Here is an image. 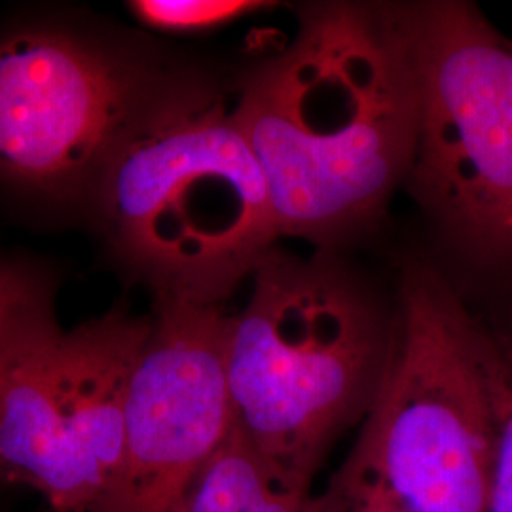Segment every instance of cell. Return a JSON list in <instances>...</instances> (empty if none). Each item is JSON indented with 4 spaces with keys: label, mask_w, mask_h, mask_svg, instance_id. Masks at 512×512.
I'll return each mask as SVG.
<instances>
[{
    "label": "cell",
    "mask_w": 512,
    "mask_h": 512,
    "mask_svg": "<svg viewBox=\"0 0 512 512\" xmlns=\"http://www.w3.org/2000/svg\"><path fill=\"white\" fill-rule=\"evenodd\" d=\"M410 512H486L494 420L471 304L425 262L404 268L393 349L355 444Z\"/></svg>",
    "instance_id": "obj_5"
},
{
    "label": "cell",
    "mask_w": 512,
    "mask_h": 512,
    "mask_svg": "<svg viewBox=\"0 0 512 512\" xmlns=\"http://www.w3.org/2000/svg\"><path fill=\"white\" fill-rule=\"evenodd\" d=\"M471 315L494 420V467L486 512H512V311L471 306Z\"/></svg>",
    "instance_id": "obj_10"
},
{
    "label": "cell",
    "mask_w": 512,
    "mask_h": 512,
    "mask_svg": "<svg viewBox=\"0 0 512 512\" xmlns=\"http://www.w3.org/2000/svg\"><path fill=\"white\" fill-rule=\"evenodd\" d=\"M406 12L418 110L404 184L463 268L512 283V42L471 2Z\"/></svg>",
    "instance_id": "obj_4"
},
{
    "label": "cell",
    "mask_w": 512,
    "mask_h": 512,
    "mask_svg": "<svg viewBox=\"0 0 512 512\" xmlns=\"http://www.w3.org/2000/svg\"><path fill=\"white\" fill-rule=\"evenodd\" d=\"M251 279L228 338L236 427L289 488L311 494L332 442L380 395L395 311L329 249H275Z\"/></svg>",
    "instance_id": "obj_3"
},
{
    "label": "cell",
    "mask_w": 512,
    "mask_h": 512,
    "mask_svg": "<svg viewBox=\"0 0 512 512\" xmlns=\"http://www.w3.org/2000/svg\"><path fill=\"white\" fill-rule=\"evenodd\" d=\"M148 317L124 311L59 332L0 382V482L48 509L93 512L124 456L129 378Z\"/></svg>",
    "instance_id": "obj_6"
},
{
    "label": "cell",
    "mask_w": 512,
    "mask_h": 512,
    "mask_svg": "<svg viewBox=\"0 0 512 512\" xmlns=\"http://www.w3.org/2000/svg\"><path fill=\"white\" fill-rule=\"evenodd\" d=\"M40 512H59V511H54V509H48V511H40Z\"/></svg>",
    "instance_id": "obj_14"
},
{
    "label": "cell",
    "mask_w": 512,
    "mask_h": 512,
    "mask_svg": "<svg viewBox=\"0 0 512 512\" xmlns=\"http://www.w3.org/2000/svg\"><path fill=\"white\" fill-rule=\"evenodd\" d=\"M279 236L323 249L365 234L404 184L418 78L406 4L313 2L232 103Z\"/></svg>",
    "instance_id": "obj_1"
},
{
    "label": "cell",
    "mask_w": 512,
    "mask_h": 512,
    "mask_svg": "<svg viewBox=\"0 0 512 512\" xmlns=\"http://www.w3.org/2000/svg\"><path fill=\"white\" fill-rule=\"evenodd\" d=\"M230 325L222 306L156 298L129 378L120 471L93 512H181L236 427Z\"/></svg>",
    "instance_id": "obj_7"
},
{
    "label": "cell",
    "mask_w": 512,
    "mask_h": 512,
    "mask_svg": "<svg viewBox=\"0 0 512 512\" xmlns=\"http://www.w3.org/2000/svg\"><path fill=\"white\" fill-rule=\"evenodd\" d=\"M311 512H410L384 486L365 454L355 446L327 490L311 495Z\"/></svg>",
    "instance_id": "obj_12"
},
{
    "label": "cell",
    "mask_w": 512,
    "mask_h": 512,
    "mask_svg": "<svg viewBox=\"0 0 512 512\" xmlns=\"http://www.w3.org/2000/svg\"><path fill=\"white\" fill-rule=\"evenodd\" d=\"M59 332L44 283L25 270L0 264V382Z\"/></svg>",
    "instance_id": "obj_11"
},
{
    "label": "cell",
    "mask_w": 512,
    "mask_h": 512,
    "mask_svg": "<svg viewBox=\"0 0 512 512\" xmlns=\"http://www.w3.org/2000/svg\"><path fill=\"white\" fill-rule=\"evenodd\" d=\"M266 6L256 0H137L129 8L152 29L198 33L232 23Z\"/></svg>",
    "instance_id": "obj_13"
},
{
    "label": "cell",
    "mask_w": 512,
    "mask_h": 512,
    "mask_svg": "<svg viewBox=\"0 0 512 512\" xmlns=\"http://www.w3.org/2000/svg\"><path fill=\"white\" fill-rule=\"evenodd\" d=\"M158 74L65 35L0 44V173L42 192L92 190Z\"/></svg>",
    "instance_id": "obj_8"
},
{
    "label": "cell",
    "mask_w": 512,
    "mask_h": 512,
    "mask_svg": "<svg viewBox=\"0 0 512 512\" xmlns=\"http://www.w3.org/2000/svg\"><path fill=\"white\" fill-rule=\"evenodd\" d=\"M112 249L156 298L222 306L281 238L234 107L158 76L93 184Z\"/></svg>",
    "instance_id": "obj_2"
},
{
    "label": "cell",
    "mask_w": 512,
    "mask_h": 512,
    "mask_svg": "<svg viewBox=\"0 0 512 512\" xmlns=\"http://www.w3.org/2000/svg\"><path fill=\"white\" fill-rule=\"evenodd\" d=\"M311 494L289 488L238 427L205 465L181 512H311Z\"/></svg>",
    "instance_id": "obj_9"
}]
</instances>
